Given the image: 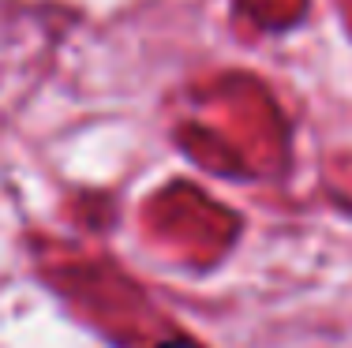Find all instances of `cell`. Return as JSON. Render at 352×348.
Listing matches in <instances>:
<instances>
[{
    "mask_svg": "<svg viewBox=\"0 0 352 348\" xmlns=\"http://www.w3.org/2000/svg\"><path fill=\"white\" fill-rule=\"evenodd\" d=\"M162 348H199L195 341H184V337H180V341H169V345H162Z\"/></svg>",
    "mask_w": 352,
    "mask_h": 348,
    "instance_id": "6da1fadb",
    "label": "cell"
}]
</instances>
